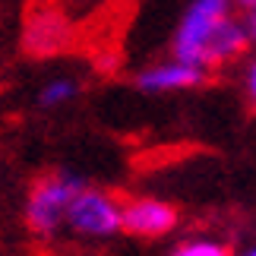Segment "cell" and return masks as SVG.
Listing matches in <instances>:
<instances>
[{
    "mask_svg": "<svg viewBox=\"0 0 256 256\" xmlns=\"http://www.w3.org/2000/svg\"><path fill=\"white\" fill-rule=\"evenodd\" d=\"M244 88H247V98H250V104L256 108V60H250L247 73H244Z\"/></svg>",
    "mask_w": 256,
    "mask_h": 256,
    "instance_id": "cell-9",
    "label": "cell"
},
{
    "mask_svg": "<svg viewBox=\"0 0 256 256\" xmlns=\"http://www.w3.org/2000/svg\"><path fill=\"white\" fill-rule=\"evenodd\" d=\"M82 186H86V180L80 174L57 171V174L42 177L26 200V224L35 234H42V238H54L60 228H66L70 206L80 196Z\"/></svg>",
    "mask_w": 256,
    "mask_h": 256,
    "instance_id": "cell-2",
    "label": "cell"
},
{
    "mask_svg": "<svg viewBox=\"0 0 256 256\" xmlns=\"http://www.w3.org/2000/svg\"><path fill=\"white\" fill-rule=\"evenodd\" d=\"M168 256H231V250L215 238H190L180 240Z\"/></svg>",
    "mask_w": 256,
    "mask_h": 256,
    "instance_id": "cell-8",
    "label": "cell"
},
{
    "mask_svg": "<svg viewBox=\"0 0 256 256\" xmlns=\"http://www.w3.org/2000/svg\"><path fill=\"white\" fill-rule=\"evenodd\" d=\"M231 256H256V244H250V247H244L240 253H231Z\"/></svg>",
    "mask_w": 256,
    "mask_h": 256,
    "instance_id": "cell-12",
    "label": "cell"
},
{
    "mask_svg": "<svg viewBox=\"0 0 256 256\" xmlns=\"http://www.w3.org/2000/svg\"><path fill=\"white\" fill-rule=\"evenodd\" d=\"M234 6H238V10H244V13H247V10H253V6H256V0H234Z\"/></svg>",
    "mask_w": 256,
    "mask_h": 256,
    "instance_id": "cell-11",
    "label": "cell"
},
{
    "mask_svg": "<svg viewBox=\"0 0 256 256\" xmlns=\"http://www.w3.org/2000/svg\"><path fill=\"white\" fill-rule=\"evenodd\" d=\"M22 42H26V51L35 57L60 54L73 42V22L57 6H35L26 19Z\"/></svg>",
    "mask_w": 256,
    "mask_h": 256,
    "instance_id": "cell-4",
    "label": "cell"
},
{
    "mask_svg": "<svg viewBox=\"0 0 256 256\" xmlns=\"http://www.w3.org/2000/svg\"><path fill=\"white\" fill-rule=\"evenodd\" d=\"M244 28H247V38H250V44H256V6L244 13Z\"/></svg>",
    "mask_w": 256,
    "mask_h": 256,
    "instance_id": "cell-10",
    "label": "cell"
},
{
    "mask_svg": "<svg viewBox=\"0 0 256 256\" xmlns=\"http://www.w3.org/2000/svg\"><path fill=\"white\" fill-rule=\"evenodd\" d=\"M66 228L86 240H108L124 231V202L102 186H82L70 206Z\"/></svg>",
    "mask_w": 256,
    "mask_h": 256,
    "instance_id": "cell-3",
    "label": "cell"
},
{
    "mask_svg": "<svg viewBox=\"0 0 256 256\" xmlns=\"http://www.w3.org/2000/svg\"><path fill=\"white\" fill-rule=\"evenodd\" d=\"M244 48H250L244 16H234V0H190L177 22L171 57L202 70L231 64Z\"/></svg>",
    "mask_w": 256,
    "mask_h": 256,
    "instance_id": "cell-1",
    "label": "cell"
},
{
    "mask_svg": "<svg viewBox=\"0 0 256 256\" xmlns=\"http://www.w3.org/2000/svg\"><path fill=\"white\" fill-rule=\"evenodd\" d=\"M180 215L171 202L158 200V196H136V200L124 202V231L140 240H158L168 238L177 228Z\"/></svg>",
    "mask_w": 256,
    "mask_h": 256,
    "instance_id": "cell-5",
    "label": "cell"
},
{
    "mask_svg": "<svg viewBox=\"0 0 256 256\" xmlns=\"http://www.w3.org/2000/svg\"><path fill=\"white\" fill-rule=\"evenodd\" d=\"M206 80H209V70L193 64H184L171 57V60H158L152 66L136 73V88L146 95H168V92H186V88H200Z\"/></svg>",
    "mask_w": 256,
    "mask_h": 256,
    "instance_id": "cell-6",
    "label": "cell"
},
{
    "mask_svg": "<svg viewBox=\"0 0 256 256\" xmlns=\"http://www.w3.org/2000/svg\"><path fill=\"white\" fill-rule=\"evenodd\" d=\"M76 95H80V82L70 80V76H57V80H48L42 86L38 104L42 108H64V104H70Z\"/></svg>",
    "mask_w": 256,
    "mask_h": 256,
    "instance_id": "cell-7",
    "label": "cell"
}]
</instances>
